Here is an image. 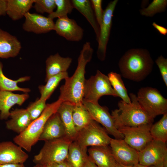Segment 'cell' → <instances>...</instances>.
<instances>
[{
    "label": "cell",
    "mask_w": 167,
    "mask_h": 167,
    "mask_svg": "<svg viewBox=\"0 0 167 167\" xmlns=\"http://www.w3.org/2000/svg\"><path fill=\"white\" fill-rule=\"evenodd\" d=\"M93 50L90 43H85L78 59V65L73 75L65 79L64 84L60 88L59 97L63 102L74 105L83 104L85 83V67L92 58Z\"/></svg>",
    "instance_id": "6da1fadb"
},
{
    "label": "cell",
    "mask_w": 167,
    "mask_h": 167,
    "mask_svg": "<svg viewBox=\"0 0 167 167\" xmlns=\"http://www.w3.org/2000/svg\"><path fill=\"white\" fill-rule=\"evenodd\" d=\"M118 64L123 77L139 82L145 79L151 72L154 62L146 49H131L122 57Z\"/></svg>",
    "instance_id": "7a4b0ae2"
},
{
    "label": "cell",
    "mask_w": 167,
    "mask_h": 167,
    "mask_svg": "<svg viewBox=\"0 0 167 167\" xmlns=\"http://www.w3.org/2000/svg\"><path fill=\"white\" fill-rule=\"evenodd\" d=\"M129 96L131 103L121 100L118 103V109L112 111L111 115L117 129L125 126L136 127L152 125L154 119L141 106L136 96L131 93Z\"/></svg>",
    "instance_id": "3957f363"
},
{
    "label": "cell",
    "mask_w": 167,
    "mask_h": 167,
    "mask_svg": "<svg viewBox=\"0 0 167 167\" xmlns=\"http://www.w3.org/2000/svg\"><path fill=\"white\" fill-rule=\"evenodd\" d=\"M62 102L58 98L54 102L46 104L41 115L33 121L24 131L14 137V142L27 152H30L32 147L38 141L45 123L53 114L57 112Z\"/></svg>",
    "instance_id": "277c9868"
},
{
    "label": "cell",
    "mask_w": 167,
    "mask_h": 167,
    "mask_svg": "<svg viewBox=\"0 0 167 167\" xmlns=\"http://www.w3.org/2000/svg\"><path fill=\"white\" fill-rule=\"evenodd\" d=\"M72 142L66 136L45 141L39 153L33 157L35 164L51 165L65 161Z\"/></svg>",
    "instance_id": "5b68a950"
},
{
    "label": "cell",
    "mask_w": 167,
    "mask_h": 167,
    "mask_svg": "<svg viewBox=\"0 0 167 167\" xmlns=\"http://www.w3.org/2000/svg\"><path fill=\"white\" fill-rule=\"evenodd\" d=\"M141 106L152 118L167 113V99L156 88L149 87L140 88L136 96Z\"/></svg>",
    "instance_id": "8992f818"
},
{
    "label": "cell",
    "mask_w": 167,
    "mask_h": 167,
    "mask_svg": "<svg viewBox=\"0 0 167 167\" xmlns=\"http://www.w3.org/2000/svg\"><path fill=\"white\" fill-rule=\"evenodd\" d=\"M105 95L118 97L108 76L98 70L95 75H92L85 80L83 100L98 104L100 97Z\"/></svg>",
    "instance_id": "52a82bcc"
},
{
    "label": "cell",
    "mask_w": 167,
    "mask_h": 167,
    "mask_svg": "<svg viewBox=\"0 0 167 167\" xmlns=\"http://www.w3.org/2000/svg\"><path fill=\"white\" fill-rule=\"evenodd\" d=\"M111 139L105 129L93 120L78 132L75 140L82 147L87 148L109 145Z\"/></svg>",
    "instance_id": "ba28073f"
},
{
    "label": "cell",
    "mask_w": 167,
    "mask_h": 167,
    "mask_svg": "<svg viewBox=\"0 0 167 167\" xmlns=\"http://www.w3.org/2000/svg\"><path fill=\"white\" fill-rule=\"evenodd\" d=\"M152 125L125 126L118 130L123 136L125 142L138 152L143 149L153 139L150 132Z\"/></svg>",
    "instance_id": "9c48e42d"
},
{
    "label": "cell",
    "mask_w": 167,
    "mask_h": 167,
    "mask_svg": "<svg viewBox=\"0 0 167 167\" xmlns=\"http://www.w3.org/2000/svg\"><path fill=\"white\" fill-rule=\"evenodd\" d=\"M83 103L92 119L101 124L108 134L113 136L115 139H123V136L116 128L113 118L106 107L101 106L99 103L94 104L84 100Z\"/></svg>",
    "instance_id": "30bf717a"
},
{
    "label": "cell",
    "mask_w": 167,
    "mask_h": 167,
    "mask_svg": "<svg viewBox=\"0 0 167 167\" xmlns=\"http://www.w3.org/2000/svg\"><path fill=\"white\" fill-rule=\"evenodd\" d=\"M138 152L139 164L147 167L162 165L167 156L166 143L153 139Z\"/></svg>",
    "instance_id": "8fae6325"
},
{
    "label": "cell",
    "mask_w": 167,
    "mask_h": 167,
    "mask_svg": "<svg viewBox=\"0 0 167 167\" xmlns=\"http://www.w3.org/2000/svg\"><path fill=\"white\" fill-rule=\"evenodd\" d=\"M118 1V0H114L110 2L104 11L102 22L100 26L97 51L98 58L101 61H104L105 58L107 45L112 27V17Z\"/></svg>",
    "instance_id": "7c38bea8"
},
{
    "label": "cell",
    "mask_w": 167,
    "mask_h": 167,
    "mask_svg": "<svg viewBox=\"0 0 167 167\" xmlns=\"http://www.w3.org/2000/svg\"><path fill=\"white\" fill-rule=\"evenodd\" d=\"M109 145L117 162L126 166L135 165L139 164L138 152L123 139L111 138Z\"/></svg>",
    "instance_id": "4fadbf2b"
},
{
    "label": "cell",
    "mask_w": 167,
    "mask_h": 167,
    "mask_svg": "<svg viewBox=\"0 0 167 167\" xmlns=\"http://www.w3.org/2000/svg\"><path fill=\"white\" fill-rule=\"evenodd\" d=\"M54 30L70 41H79L83 36L84 30L75 20L67 15L58 18L54 23Z\"/></svg>",
    "instance_id": "5bb4252c"
},
{
    "label": "cell",
    "mask_w": 167,
    "mask_h": 167,
    "mask_svg": "<svg viewBox=\"0 0 167 167\" xmlns=\"http://www.w3.org/2000/svg\"><path fill=\"white\" fill-rule=\"evenodd\" d=\"M25 19L23 29L25 31L35 34L45 33L54 30L53 19L40 14L28 12L24 16Z\"/></svg>",
    "instance_id": "9a60e30c"
},
{
    "label": "cell",
    "mask_w": 167,
    "mask_h": 167,
    "mask_svg": "<svg viewBox=\"0 0 167 167\" xmlns=\"http://www.w3.org/2000/svg\"><path fill=\"white\" fill-rule=\"evenodd\" d=\"M28 157L20 147L12 142L0 143V165L24 164Z\"/></svg>",
    "instance_id": "2e32d148"
},
{
    "label": "cell",
    "mask_w": 167,
    "mask_h": 167,
    "mask_svg": "<svg viewBox=\"0 0 167 167\" xmlns=\"http://www.w3.org/2000/svg\"><path fill=\"white\" fill-rule=\"evenodd\" d=\"M66 136L65 128L59 115L57 112L47 120L38 141H45Z\"/></svg>",
    "instance_id": "e0dca14e"
},
{
    "label": "cell",
    "mask_w": 167,
    "mask_h": 167,
    "mask_svg": "<svg viewBox=\"0 0 167 167\" xmlns=\"http://www.w3.org/2000/svg\"><path fill=\"white\" fill-rule=\"evenodd\" d=\"M29 97L28 93L17 94L0 90V119H7L10 116L11 108L16 104L21 106Z\"/></svg>",
    "instance_id": "ac0fdd59"
},
{
    "label": "cell",
    "mask_w": 167,
    "mask_h": 167,
    "mask_svg": "<svg viewBox=\"0 0 167 167\" xmlns=\"http://www.w3.org/2000/svg\"><path fill=\"white\" fill-rule=\"evenodd\" d=\"M88 157L97 167H115L117 162L109 145L91 147L88 150Z\"/></svg>",
    "instance_id": "d6986e66"
},
{
    "label": "cell",
    "mask_w": 167,
    "mask_h": 167,
    "mask_svg": "<svg viewBox=\"0 0 167 167\" xmlns=\"http://www.w3.org/2000/svg\"><path fill=\"white\" fill-rule=\"evenodd\" d=\"M10 119L6 122V127L18 134L24 131L32 121L27 109L16 108L10 111Z\"/></svg>",
    "instance_id": "ffe728a7"
},
{
    "label": "cell",
    "mask_w": 167,
    "mask_h": 167,
    "mask_svg": "<svg viewBox=\"0 0 167 167\" xmlns=\"http://www.w3.org/2000/svg\"><path fill=\"white\" fill-rule=\"evenodd\" d=\"M21 47L16 37L0 28V58L15 57L19 54Z\"/></svg>",
    "instance_id": "44dd1931"
},
{
    "label": "cell",
    "mask_w": 167,
    "mask_h": 167,
    "mask_svg": "<svg viewBox=\"0 0 167 167\" xmlns=\"http://www.w3.org/2000/svg\"><path fill=\"white\" fill-rule=\"evenodd\" d=\"M72 62L70 57H63L57 53L51 55L46 59L45 81L50 77L67 71Z\"/></svg>",
    "instance_id": "7402d4cb"
},
{
    "label": "cell",
    "mask_w": 167,
    "mask_h": 167,
    "mask_svg": "<svg viewBox=\"0 0 167 167\" xmlns=\"http://www.w3.org/2000/svg\"><path fill=\"white\" fill-rule=\"evenodd\" d=\"M74 106V105L70 103L62 102L57 112L64 126L66 137L72 141L75 140L78 134L75 129L72 118Z\"/></svg>",
    "instance_id": "603a6c76"
},
{
    "label": "cell",
    "mask_w": 167,
    "mask_h": 167,
    "mask_svg": "<svg viewBox=\"0 0 167 167\" xmlns=\"http://www.w3.org/2000/svg\"><path fill=\"white\" fill-rule=\"evenodd\" d=\"M87 148L81 146L76 140L70 143L66 161L72 167H84L88 158Z\"/></svg>",
    "instance_id": "cb8c5ba5"
},
{
    "label": "cell",
    "mask_w": 167,
    "mask_h": 167,
    "mask_svg": "<svg viewBox=\"0 0 167 167\" xmlns=\"http://www.w3.org/2000/svg\"><path fill=\"white\" fill-rule=\"evenodd\" d=\"M34 0H7L6 14L13 20L21 19L33 6Z\"/></svg>",
    "instance_id": "d4e9b609"
},
{
    "label": "cell",
    "mask_w": 167,
    "mask_h": 167,
    "mask_svg": "<svg viewBox=\"0 0 167 167\" xmlns=\"http://www.w3.org/2000/svg\"><path fill=\"white\" fill-rule=\"evenodd\" d=\"M71 2L74 8L85 17L92 27L97 41L100 34V27L96 21L90 1L72 0Z\"/></svg>",
    "instance_id": "484cf974"
},
{
    "label": "cell",
    "mask_w": 167,
    "mask_h": 167,
    "mask_svg": "<svg viewBox=\"0 0 167 167\" xmlns=\"http://www.w3.org/2000/svg\"><path fill=\"white\" fill-rule=\"evenodd\" d=\"M3 64L0 62V90L2 91H20L24 93H28L31 91L28 88L19 87L17 84L28 81L30 77L25 76L20 77L16 80H13L7 78L4 74L2 71Z\"/></svg>",
    "instance_id": "4316f807"
},
{
    "label": "cell",
    "mask_w": 167,
    "mask_h": 167,
    "mask_svg": "<svg viewBox=\"0 0 167 167\" xmlns=\"http://www.w3.org/2000/svg\"><path fill=\"white\" fill-rule=\"evenodd\" d=\"M72 118L75 129L77 133L93 120L83 103L74 105Z\"/></svg>",
    "instance_id": "83f0119b"
},
{
    "label": "cell",
    "mask_w": 167,
    "mask_h": 167,
    "mask_svg": "<svg viewBox=\"0 0 167 167\" xmlns=\"http://www.w3.org/2000/svg\"><path fill=\"white\" fill-rule=\"evenodd\" d=\"M69 77L67 71L49 77L46 81L45 85L39 86L38 89L41 94L40 98L46 101L51 96L60 82Z\"/></svg>",
    "instance_id": "f1b7e54d"
},
{
    "label": "cell",
    "mask_w": 167,
    "mask_h": 167,
    "mask_svg": "<svg viewBox=\"0 0 167 167\" xmlns=\"http://www.w3.org/2000/svg\"><path fill=\"white\" fill-rule=\"evenodd\" d=\"M110 84L118 97L122 101L127 103H131V101L128 94L121 75L117 73L111 72L108 75Z\"/></svg>",
    "instance_id": "f546056e"
},
{
    "label": "cell",
    "mask_w": 167,
    "mask_h": 167,
    "mask_svg": "<svg viewBox=\"0 0 167 167\" xmlns=\"http://www.w3.org/2000/svg\"><path fill=\"white\" fill-rule=\"evenodd\" d=\"M153 139L166 143L167 140V113L152 124L150 130Z\"/></svg>",
    "instance_id": "4dcf8cb0"
},
{
    "label": "cell",
    "mask_w": 167,
    "mask_h": 167,
    "mask_svg": "<svg viewBox=\"0 0 167 167\" xmlns=\"http://www.w3.org/2000/svg\"><path fill=\"white\" fill-rule=\"evenodd\" d=\"M56 10L48 15V17L53 20L67 15L71 14L74 8L71 0H55Z\"/></svg>",
    "instance_id": "1f68e13d"
},
{
    "label": "cell",
    "mask_w": 167,
    "mask_h": 167,
    "mask_svg": "<svg viewBox=\"0 0 167 167\" xmlns=\"http://www.w3.org/2000/svg\"><path fill=\"white\" fill-rule=\"evenodd\" d=\"M167 6L166 0H154L146 8L139 10L141 15L152 17L158 13L164 11Z\"/></svg>",
    "instance_id": "d6a6232c"
},
{
    "label": "cell",
    "mask_w": 167,
    "mask_h": 167,
    "mask_svg": "<svg viewBox=\"0 0 167 167\" xmlns=\"http://www.w3.org/2000/svg\"><path fill=\"white\" fill-rule=\"evenodd\" d=\"M34 7L40 14L52 13L56 8L55 0H34Z\"/></svg>",
    "instance_id": "836d02e7"
},
{
    "label": "cell",
    "mask_w": 167,
    "mask_h": 167,
    "mask_svg": "<svg viewBox=\"0 0 167 167\" xmlns=\"http://www.w3.org/2000/svg\"><path fill=\"white\" fill-rule=\"evenodd\" d=\"M46 101L40 98L31 103L26 109L32 120L37 118L41 114L46 107Z\"/></svg>",
    "instance_id": "e575fe53"
},
{
    "label": "cell",
    "mask_w": 167,
    "mask_h": 167,
    "mask_svg": "<svg viewBox=\"0 0 167 167\" xmlns=\"http://www.w3.org/2000/svg\"><path fill=\"white\" fill-rule=\"evenodd\" d=\"M155 62L159 68L163 80L167 87V59L161 55L156 59Z\"/></svg>",
    "instance_id": "d590c367"
},
{
    "label": "cell",
    "mask_w": 167,
    "mask_h": 167,
    "mask_svg": "<svg viewBox=\"0 0 167 167\" xmlns=\"http://www.w3.org/2000/svg\"><path fill=\"white\" fill-rule=\"evenodd\" d=\"M90 1L96 21L100 27L102 22L104 13V11L102 8V0H91Z\"/></svg>",
    "instance_id": "8d00e7d4"
},
{
    "label": "cell",
    "mask_w": 167,
    "mask_h": 167,
    "mask_svg": "<svg viewBox=\"0 0 167 167\" xmlns=\"http://www.w3.org/2000/svg\"><path fill=\"white\" fill-rule=\"evenodd\" d=\"M7 0H0V17L6 14Z\"/></svg>",
    "instance_id": "74e56055"
},
{
    "label": "cell",
    "mask_w": 167,
    "mask_h": 167,
    "mask_svg": "<svg viewBox=\"0 0 167 167\" xmlns=\"http://www.w3.org/2000/svg\"><path fill=\"white\" fill-rule=\"evenodd\" d=\"M152 25L161 34L165 35L167 34V29L164 27L157 24L155 22L152 23Z\"/></svg>",
    "instance_id": "f35d334b"
},
{
    "label": "cell",
    "mask_w": 167,
    "mask_h": 167,
    "mask_svg": "<svg viewBox=\"0 0 167 167\" xmlns=\"http://www.w3.org/2000/svg\"><path fill=\"white\" fill-rule=\"evenodd\" d=\"M50 165L52 167H72L66 160L62 162L54 163Z\"/></svg>",
    "instance_id": "ab89813d"
},
{
    "label": "cell",
    "mask_w": 167,
    "mask_h": 167,
    "mask_svg": "<svg viewBox=\"0 0 167 167\" xmlns=\"http://www.w3.org/2000/svg\"><path fill=\"white\" fill-rule=\"evenodd\" d=\"M0 167H25L24 164L0 165Z\"/></svg>",
    "instance_id": "60d3db41"
},
{
    "label": "cell",
    "mask_w": 167,
    "mask_h": 167,
    "mask_svg": "<svg viewBox=\"0 0 167 167\" xmlns=\"http://www.w3.org/2000/svg\"><path fill=\"white\" fill-rule=\"evenodd\" d=\"M84 167H97L96 165L88 157Z\"/></svg>",
    "instance_id": "b9f144b4"
},
{
    "label": "cell",
    "mask_w": 167,
    "mask_h": 167,
    "mask_svg": "<svg viewBox=\"0 0 167 167\" xmlns=\"http://www.w3.org/2000/svg\"><path fill=\"white\" fill-rule=\"evenodd\" d=\"M136 165L133 166H126L117 162L115 167H136Z\"/></svg>",
    "instance_id": "7bdbcfd3"
},
{
    "label": "cell",
    "mask_w": 167,
    "mask_h": 167,
    "mask_svg": "<svg viewBox=\"0 0 167 167\" xmlns=\"http://www.w3.org/2000/svg\"><path fill=\"white\" fill-rule=\"evenodd\" d=\"M33 167H52L50 165L35 164Z\"/></svg>",
    "instance_id": "ee69618b"
},
{
    "label": "cell",
    "mask_w": 167,
    "mask_h": 167,
    "mask_svg": "<svg viewBox=\"0 0 167 167\" xmlns=\"http://www.w3.org/2000/svg\"><path fill=\"white\" fill-rule=\"evenodd\" d=\"M163 167H167V156L164 159L162 163Z\"/></svg>",
    "instance_id": "f6af8a7d"
},
{
    "label": "cell",
    "mask_w": 167,
    "mask_h": 167,
    "mask_svg": "<svg viewBox=\"0 0 167 167\" xmlns=\"http://www.w3.org/2000/svg\"><path fill=\"white\" fill-rule=\"evenodd\" d=\"M148 167H163V165H156V166L152 165V166H148Z\"/></svg>",
    "instance_id": "bcb514c9"
},
{
    "label": "cell",
    "mask_w": 167,
    "mask_h": 167,
    "mask_svg": "<svg viewBox=\"0 0 167 167\" xmlns=\"http://www.w3.org/2000/svg\"><path fill=\"white\" fill-rule=\"evenodd\" d=\"M136 167H148L144 166L138 164L136 165Z\"/></svg>",
    "instance_id": "7dc6e473"
}]
</instances>
